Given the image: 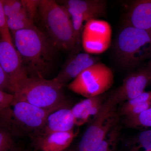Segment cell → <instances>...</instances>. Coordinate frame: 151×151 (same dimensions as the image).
Wrapping results in <instances>:
<instances>
[{
    "mask_svg": "<svg viewBox=\"0 0 151 151\" xmlns=\"http://www.w3.org/2000/svg\"><path fill=\"white\" fill-rule=\"evenodd\" d=\"M12 33L28 77L45 78L52 66L57 49L51 40L35 25Z\"/></svg>",
    "mask_w": 151,
    "mask_h": 151,
    "instance_id": "obj_1",
    "label": "cell"
},
{
    "mask_svg": "<svg viewBox=\"0 0 151 151\" xmlns=\"http://www.w3.org/2000/svg\"><path fill=\"white\" fill-rule=\"evenodd\" d=\"M45 31L57 49L72 51L80 48L70 14L64 6L53 0H42L38 9Z\"/></svg>",
    "mask_w": 151,
    "mask_h": 151,
    "instance_id": "obj_2",
    "label": "cell"
},
{
    "mask_svg": "<svg viewBox=\"0 0 151 151\" xmlns=\"http://www.w3.org/2000/svg\"><path fill=\"white\" fill-rule=\"evenodd\" d=\"M62 85L54 78L28 77L17 86L14 101H23L49 111L70 108Z\"/></svg>",
    "mask_w": 151,
    "mask_h": 151,
    "instance_id": "obj_3",
    "label": "cell"
},
{
    "mask_svg": "<svg viewBox=\"0 0 151 151\" xmlns=\"http://www.w3.org/2000/svg\"><path fill=\"white\" fill-rule=\"evenodd\" d=\"M113 55L122 68L137 67L151 56V30L140 29L124 23L115 40Z\"/></svg>",
    "mask_w": 151,
    "mask_h": 151,
    "instance_id": "obj_4",
    "label": "cell"
},
{
    "mask_svg": "<svg viewBox=\"0 0 151 151\" xmlns=\"http://www.w3.org/2000/svg\"><path fill=\"white\" fill-rule=\"evenodd\" d=\"M118 103L112 94L103 103L100 113L86 129L76 146L68 151H94L109 132L119 123Z\"/></svg>",
    "mask_w": 151,
    "mask_h": 151,
    "instance_id": "obj_5",
    "label": "cell"
},
{
    "mask_svg": "<svg viewBox=\"0 0 151 151\" xmlns=\"http://www.w3.org/2000/svg\"><path fill=\"white\" fill-rule=\"evenodd\" d=\"M113 71L103 63H96L82 71L68 85V89L86 98L104 94L113 86Z\"/></svg>",
    "mask_w": 151,
    "mask_h": 151,
    "instance_id": "obj_6",
    "label": "cell"
},
{
    "mask_svg": "<svg viewBox=\"0 0 151 151\" xmlns=\"http://www.w3.org/2000/svg\"><path fill=\"white\" fill-rule=\"evenodd\" d=\"M70 14L76 40L81 44V36L87 22L105 15L107 1L104 0H66L59 2Z\"/></svg>",
    "mask_w": 151,
    "mask_h": 151,
    "instance_id": "obj_7",
    "label": "cell"
},
{
    "mask_svg": "<svg viewBox=\"0 0 151 151\" xmlns=\"http://www.w3.org/2000/svg\"><path fill=\"white\" fill-rule=\"evenodd\" d=\"M112 36V28L108 22L99 19L91 20L85 24L82 31V48L89 54L103 53L110 47Z\"/></svg>",
    "mask_w": 151,
    "mask_h": 151,
    "instance_id": "obj_8",
    "label": "cell"
},
{
    "mask_svg": "<svg viewBox=\"0 0 151 151\" xmlns=\"http://www.w3.org/2000/svg\"><path fill=\"white\" fill-rule=\"evenodd\" d=\"M13 127H19L22 130L37 132L43 127L48 115L54 111H49L23 101H14Z\"/></svg>",
    "mask_w": 151,
    "mask_h": 151,
    "instance_id": "obj_9",
    "label": "cell"
},
{
    "mask_svg": "<svg viewBox=\"0 0 151 151\" xmlns=\"http://www.w3.org/2000/svg\"><path fill=\"white\" fill-rule=\"evenodd\" d=\"M0 66L11 78L14 92L17 86L28 77L20 55L12 41L2 38L0 40Z\"/></svg>",
    "mask_w": 151,
    "mask_h": 151,
    "instance_id": "obj_10",
    "label": "cell"
},
{
    "mask_svg": "<svg viewBox=\"0 0 151 151\" xmlns=\"http://www.w3.org/2000/svg\"><path fill=\"white\" fill-rule=\"evenodd\" d=\"M151 82V68H141L130 73L111 94L118 104L140 95Z\"/></svg>",
    "mask_w": 151,
    "mask_h": 151,
    "instance_id": "obj_11",
    "label": "cell"
},
{
    "mask_svg": "<svg viewBox=\"0 0 151 151\" xmlns=\"http://www.w3.org/2000/svg\"><path fill=\"white\" fill-rule=\"evenodd\" d=\"M100 58L85 52L80 49H74L63 65L59 73L55 78L63 86L74 79L84 70L99 62Z\"/></svg>",
    "mask_w": 151,
    "mask_h": 151,
    "instance_id": "obj_12",
    "label": "cell"
},
{
    "mask_svg": "<svg viewBox=\"0 0 151 151\" xmlns=\"http://www.w3.org/2000/svg\"><path fill=\"white\" fill-rule=\"evenodd\" d=\"M78 134L74 130L31 136L34 147L41 151H65Z\"/></svg>",
    "mask_w": 151,
    "mask_h": 151,
    "instance_id": "obj_13",
    "label": "cell"
},
{
    "mask_svg": "<svg viewBox=\"0 0 151 151\" xmlns=\"http://www.w3.org/2000/svg\"><path fill=\"white\" fill-rule=\"evenodd\" d=\"M71 108H60L52 112L48 115L42 128L31 134V136L73 130L76 124Z\"/></svg>",
    "mask_w": 151,
    "mask_h": 151,
    "instance_id": "obj_14",
    "label": "cell"
},
{
    "mask_svg": "<svg viewBox=\"0 0 151 151\" xmlns=\"http://www.w3.org/2000/svg\"><path fill=\"white\" fill-rule=\"evenodd\" d=\"M104 94L86 98L71 108L76 126H81L91 121L98 116L105 100Z\"/></svg>",
    "mask_w": 151,
    "mask_h": 151,
    "instance_id": "obj_15",
    "label": "cell"
},
{
    "mask_svg": "<svg viewBox=\"0 0 151 151\" xmlns=\"http://www.w3.org/2000/svg\"><path fill=\"white\" fill-rule=\"evenodd\" d=\"M124 23L140 29L151 30V0H138L132 3Z\"/></svg>",
    "mask_w": 151,
    "mask_h": 151,
    "instance_id": "obj_16",
    "label": "cell"
},
{
    "mask_svg": "<svg viewBox=\"0 0 151 151\" xmlns=\"http://www.w3.org/2000/svg\"><path fill=\"white\" fill-rule=\"evenodd\" d=\"M151 150V129L145 130L122 139L120 151Z\"/></svg>",
    "mask_w": 151,
    "mask_h": 151,
    "instance_id": "obj_17",
    "label": "cell"
},
{
    "mask_svg": "<svg viewBox=\"0 0 151 151\" xmlns=\"http://www.w3.org/2000/svg\"><path fill=\"white\" fill-rule=\"evenodd\" d=\"M24 6L23 8L14 17L8 19L9 29L12 33L35 25L34 19L36 16L27 8L24 1Z\"/></svg>",
    "mask_w": 151,
    "mask_h": 151,
    "instance_id": "obj_18",
    "label": "cell"
},
{
    "mask_svg": "<svg viewBox=\"0 0 151 151\" xmlns=\"http://www.w3.org/2000/svg\"><path fill=\"white\" fill-rule=\"evenodd\" d=\"M121 129L119 122L109 132L94 151H117Z\"/></svg>",
    "mask_w": 151,
    "mask_h": 151,
    "instance_id": "obj_19",
    "label": "cell"
},
{
    "mask_svg": "<svg viewBox=\"0 0 151 151\" xmlns=\"http://www.w3.org/2000/svg\"><path fill=\"white\" fill-rule=\"evenodd\" d=\"M124 122L130 128L151 127V108L138 115L125 116Z\"/></svg>",
    "mask_w": 151,
    "mask_h": 151,
    "instance_id": "obj_20",
    "label": "cell"
},
{
    "mask_svg": "<svg viewBox=\"0 0 151 151\" xmlns=\"http://www.w3.org/2000/svg\"><path fill=\"white\" fill-rule=\"evenodd\" d=\"M0 151H21L14 142L12 134L2 129L0 130Z\"/></svg>",
    "mask_w": 151,
    "mask_h": 151,
    "instance_id": "obj_21",
    "label": "cell"
},
{
    "mask_svg": "<svg viewBox=\"0 0 151 151\" xmlns=\"http://www.w3.org/2000/svg\"><path fill=\"white\" fill-rule=\"evenodd\" d=\"M151 100V91L143 92L140 95L126 101L121 109V114L124 116L127 111L137 105Z\"/></svg>",
    "mask_w": 151,
    "mask_h": 151,
    "instance_id": "obj_22",
    "label": "cell"
},
{
    "mask_svg": "<svg viewBox=\"0 0 151 151\" xmlns=\"http://www.w3.org/2000/svg\"><path fill=\"white\" fill-rule=\"evenodd\" d=\"M3 8L7 18L12 17L18 13L24 6V1L1 0Z\"/></svg>",
    "mask_w": 151,
    "mask_h": 151,
    "instance_id": "obj_23",
    "label": "cell"
},
{
    "mask_svg": "<svg viewBox=\"0 0 151 151\" xmlns=\"http://www.w3.org/2000/svg\"><path fill=\"white\" fill-rule=\"evenodd\" d=\"M8 18L6 16L3 8V4L0 1V33L1 38L12 41L9 32Z\"/></svg>",
    "mask_w": 151,
    "mask_h": 151,
    "instance_id": "obj_24",
    "label": "cell"
},
{
    "mask_svg": "<svg viewBox=\"0 0 151 151\" xmlns=\"http://www.w3.org/2000/svg\"><path fill=\"white\" fill-rule=\"evenodd\" d=\"M0 90L14 94V89L12 80L7 73L0 66Z\"/></svg>",
    "mask_w": 151,
    "mask_h": 151,
    "instance_id": "obj_25",
    "label": "cell"
},
{
    "mask_svg": "<svg viewBox=\"0 0 151 151\" xmlns=\"http://www.w3.org/2000/svg\"><path fill=\"white\" fill-rule=\"evenodd\" d=\"M14 100V94L0 90V109L12 106Z\"/></svg>",
    "mask_w": 151,
    "mask_h": 151,
    "instance_id": "obj_26",
    "label": "cell"
},
{
    "mask_svg": "<svg viewBox=\"0 0 151 151\" xmlns=\"http://www.w3.org/2000/svg\"><path fill=\"white\" fill-rule=\"evenodd\" d=\"M149 67H150L151 68V61L150 64V66H149Z\"/></svg>",
    "mask_w": 151,
    "mask_h": 151,
    "instance_id": "obj_27",
    "label": "cell"
},
{
    "mask_svg": "<svg viewBox=\"0 0 151 151\" xmlns=\"http://www.w3.org/2000/svg\"><path fill=\"white\" fill-rule=\"evenodd\" d=\"M65 151H68V150H66Z\"/></svg>",
    "mask_w": 151,
    "mask_h": 151,
    "instance_id": "obj_28",
    "label": "cell"
},
{
    "mask_svg": "<svg viewBox=\"0 0 151 151\" xmlns=\"http://www.w3.org/2000/svg\"><path fill=\"white\" fill-rule=\"evenodd\" d=\"M151 151V150H149V151Z\"/></svg>",
    "mask_w": 151,
    "mask_h": 151,
    "instance_id": "obj_29",
    "label": "cell"
}]
</instances>
